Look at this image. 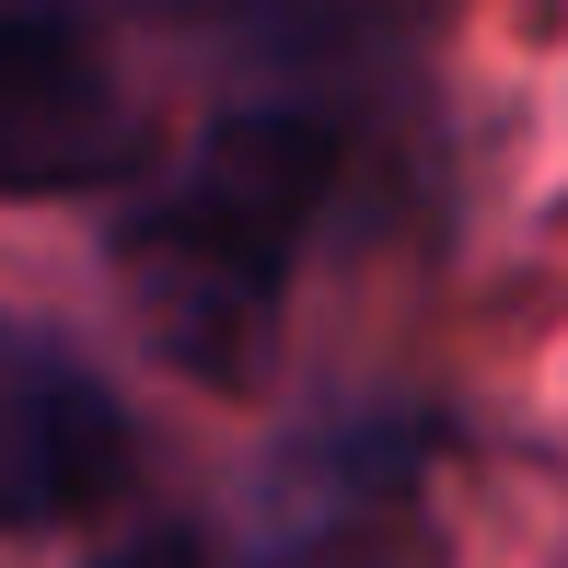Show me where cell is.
I'll return each instance as SVG.
<instances>
[{"instance_id": "obj_3", "label": "cell", "mask_w": 568, "mask_h": 568, "mask_svg": "<svg viewBox=\"0 0 568 568\" xmlns=\"http://www.w3.org/2000/svg\"><path fill=\"white\" fill-rule=\"evenodd\" d=\"M140 429H128L116 383L59 337L0 314V534H59L128 487Z\"/></svg>"}, {"instance_id": "obj_2", "label": "cell", "mask_w": 568, "mask_h": 568, "mask_svg": "<svg viewBox=\"0 0 568 568\" xmlns=\"http://www.w3.org/2000/svg\"><path fill=\"white\" fill-rule=\"evenodd\" d=\"M151 163V128L128 105L105 36L59 0H0V197H105Z\"/></svg>"}, {"instance_id": "obj_4", "label": "cell", "mask_w": 568, "mask_h": 568, "mask_svg": "<svg viewBox=\"0 0 568 568\" xmlns=\"http://www.w3.org/2000/svg\"><path fill=\"white\" fill-rule=\"evenodd\" d=\"M418 464H429V429L383 418V429H348L337 464H325V499L302 534H278L255 568H442L418 523Z\"/></svg>"}, {"instance_id": "obj_1", "label": "cell", "mask_w": 568, "mask_h": 568, "mask_svg": "<svg viewBox=\"0 0 568 568\" xmlns=\"http://www.w3.org/2000/svg\"><path fill=\"white\" fill-rule=\"evenodd\" d=\"M337 174H348V128L325 105H232L116 221V278L174 372L255 383L278 302L302 278V244L337 210Z\"/></svg>"}, {"instance_id": "obj_5", "label": "cell", "mask_w": 568, "mask_h": 568, "mask_svg": "<svg viewBox=\"0 0 568 568\" xmlns=\"http://www.w3.org/2000/svg\"><path fill=\"white\" fill-rule=\"evenodd\" d=\"M93 568H221V557H210V534H197V523H140V534H116Z\"/></svg>"}]
</instances>
